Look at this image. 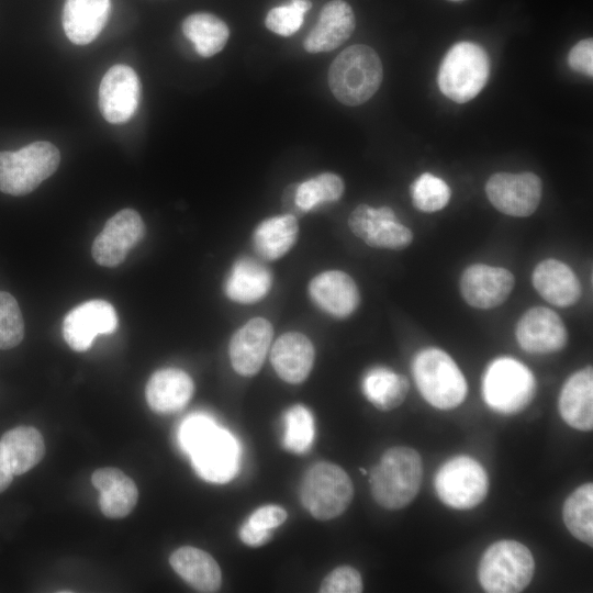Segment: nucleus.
Wrapping results in <instances>:
<instances>
[{
  "instance_id": "423d86ee",
  "label": "nucleus",
  "mask_w": 593,
  "mask_h": 593,
  "mask_svg": "<svg viewBox=\"0 0 593 593\" xmlns=\"http://www.w3.org/2000/svg\"><path fill=\"white\" fill-rule=\"evenodd\" d=\"M536 380L533 372L512 357L491 361L482 378V396L493 411L515 414L534 399Z\"/></svg>"
},
{
  "instance_id": "6ab92c4d",
  "label": "nucleus",
  "mask_w": 593,
  "mask_h": 593,
  "mask_svg": "<svg viewBox=\"0 0 593 593\" xmlns=\"http://www.w3.org/2000/svg\"><path fill=\"white\" fill-rule=\"evenodd\" d=\"M307 292L312 302L335 318L349 317L359 306L360 293L354 279L342 270H326L311 279Z\"/></svg>"
},
{
  "instance_id": "c85d7f7f",
  "label": "nucleus",
  "mask_w": 593,
  "mask_h": 593,
  "mask_svg": "<svg viewBox=\"0 0 593 593\" xmlns=\"http://www.w3.org/2000/svg\"><path fill=\"white\" fill-rule=\"evenodd\" d=\"M299 223L293 214H281L261 221L251 235L253 247L265 260L283 257L295 244Z\"/></svg>"
},
{
  "instance_id": "4c0bfd02",
  "label": "nucleus",
  "mask_w": 593,
  "mask_h": 593,
  "mask_svg": "<svg viewBox=\"0 0 593 593\" xmlns=\"http://www.w3.org/2000/svg\"><path fill=\"white\" fill-rule=\"evenodd\" d=\"M24 337V321L14 296L0 291V349L18 346Z\"/></svg>"
},
{
  "instance_id": "1a4fd4ad",
  "label": "nucleus",
  "mask_w": 593,
  "mask_h": 593,
  "mask_svg": "<svg viewBox=\"0 0 593 593\" xmlns=\"http://www.w3.org/2000/svg\"><path fill=\"white\" fill-rule=\"evenodd\" d=\"M435 490L443 503L456 510H469L486 496L489 479L480 462L469 456L447 460L435 475Z\"/></svg>"
},
{
  "instance_id": "37998d69",
  "label": "nucleus",
  "mask_w": 593,
  "mask_h": 593,
  "mask_svg": "<svg viewBox=\"0 0 593 593\" xmlns=\"http://www.w3.org/2000/svg\"><path fill=\"white\" fill-rule=\"evenodd\" d=\"M13 471L0 443V493H2L12 482Z\"/></svg>"
},
{
  "instance_id": "f257e3e1",
  "label": "nucleus",
  "mask_w": 593,
  "mask_h": 593,
  "mask_svg": "<svg viewBox=\"0 0 593 593\" xmlns=\"http://www.w3.org/2000/svg\"><path fill=\"white\" fill-rule=\"evenodd\" d=\"M423 479L419 454L410 447L388 449L372 468L369 483L374 501L384 508L399 510L417 495Z\"/></svg>"
},
{
  "instance_id": "ea45409f",
  "label": "nucleus",
  "mask_w": 593,
  "mask_h": 593,
  "mask_svg": "<svg viewBox=\"0 0 593 593\" xmlns=\"http://www.w3.org/2000/svg\"><path fill=\"white\" fill-rule=\"evenodd\" d=\"M568 64L574 71L588 77L593 75V41L585 38L578 42L568 54Z\"/></svg>"
},
{
  "instance_id": "a878e982",
  "label": "nucleus",
  "mask_w": 593,
  "mask_h": 593,
  "mask_svg": "<svg viewBox=\"0 0 593 593\" xmlns=\"http://www.w3.org/2000/svg\"><path fill=\"white\" fill-rule=\"evenodd\" d=\"M193 390V381L187 372L177 368H164L150 376L145 394L154 412L169 414L183 409Z\"/></svg>"
},
{
  "instance_id": "4468645a",
  "label": "nucleus",
  "mask_w": 593,
  "mask_h": 593,
  "mask_svg": "<svg viewBox=\"0 0 593 593\" xmlns=\"http://www.w3.org/2000/svg\"><path fill=\"white\" fill-rule=\"evenodd\" d=\"M119 320L113 305L96 299L74 307L64 318L63 336L76 351L88 350L99 334H111L118 328Z\"/></svg>"
},
{
  "instance_id": "72a5a7b5",
  "label": "nucleus",
  "mask_w": 593,
  "mask_h": 593,
  "mask_svg": "<svg viewBox=\"0 0 593 593\" xmlns=\"http://www.w3.org/2000/svg\"><path fill=\"white\" fill-rule=\"evenodd\" d=\"M344 190V180L338 175L323 172L296 186L294 204L299 211L309 212L321 204L338 201Z\"/></svg>"
},
{
  "instance_id": "58836bf2",
  "label": "nucleus",
  "mask_w": 593,
  "mask_h": 593,
  "mask_svg": "<svg viewBox=\"0 0 593 593\" xmlns=\"http://www.w3.org/2000/svg\"><path fill=\"white\" fill-rule=\"evenodd\" d=\"M361 591V575L355 568L349 566L334 569L325 577L320 586V592L323 593H359Z\"/></svg>"
},
{
  "instance_id": "dca6fc26",
  "label": "nucleus",
  "mask_w": 593,
  "mask_h": 593,
  "mask_svg": "<svg viewBox=\"0 0 593 593\" xmlns=\"http://www.w3.org/2000/svg\"><path fill=\"white\" fill-rule=\"evenodd\" d=\"M141 83L135 70L127 65H114L103 76L99 87V108L112 124L127 122L136 112Z\"/></svg>"
},
{
  "instance_id": "c03bdc74",
  "label": "nucleus",
  "mask_w": 593,
  "mask_h": 593,
  "mask_svg": "<svg viewBox=\"0 0 593 593\" xmlns=\"http://www.w3.org/2000/svg\"><path fill=\"white\" fill-rule=\"evenodd\" d=\"M450 1H456V2H458V1H463V0H450Z\"/></svg>"
},
{
  "instance_id": "c9c22d12",
  "label": "nucleus",
  "mask_w": 593,
  "mask_h": 593,
  "mask_svg": "<svg viewBox=\"0 0 593 593\" xmlns=\"http://www.w3.org/2000/svg\"><path fill=\"white\" fill-rule=\"evenodd\" d=\"M315 435L311 412L303 405H294L284 414V447L295 454L310 449Z\"/></svg>"
},
{
  "instance_id": "a19ab883",
  "label": "nucleus",
  "mask_w": 593,
  "mask_h": 593,
  "mask_svg": "<svg viewBox=\"0 0 593 593\" xmlns=\"http://www.w3.org/2000/svg\"><path fill=\"white\" fill-rule=\"evenodd\" d=\"M287 519V512L277 505H266L256 510L248 518V523L260 529L271 530Z\"/></svg>"
},
{
  "instance_id": "ddd939ff",
  "label": "nucleus",
  "mask_w": 593,
  "mask_h": 593,
  "mask_svg": "<svg viewBox=\"0 0 593 593\" xmlns=\"http://www.w3.org/2000/svg\"><path fill=\"white\" fill-rule=\"evenodd\" d=\"M145 224L133 209H123L110 217L92 244V257L103 267L122 264L128 251L145 236Z\"/></svg>"
},
{
  "instance_id": "b1692460",
  "label": "nucleus",
  "mask_w": 593,
  "mask_h": 593,
  "mask_svg": "<svg viewBox=\"0 0 593 593\" xmlns=\"http://www.w3.org/2000/svg\"><path fill=\"white\" fill-rule=\"evenodd\" d=\"M563 421L578 430L593 428V370L588 366L564 382L558 400Z\"/></svg>"
},
{
  "instance_id": "f3484780",
  "label": "nucleus",
  "mask_w": 593,
  "mask_h": 593,
  "mask_svg": "<svg viewBox=\"0 0 593 593\" xmlns=\"http://www.w3.org/2000/svg\"><path fill=\"white\" fill-rule=\"evenodd\" d=\"M515 336L522 349L530 354H552L568 343V331L551 309L534 306L518 320Z\"/></svg>"
},
{
  "instance_id": "bb28decb",
  "label": "nucleus",
  "mask_w": 593,
  "mask_h": 593,
  "mask_svg": "<svg viewBox=\"0 0 593 593\" xmlns=\"http://www.w3.org/2000/svg\"><path fill=\"white\" fill-rule=\"evenodd\" d=\"M91 481L100 493L99 506L107 517L123 518L136 506L137 486L122 470L99 468L92 473Z\"/></svg>"
},
{
  "instance_id": "2eb2a0df",
  "label": "nucleus",
  "mask_w": 593,
  "mask_h": 593,
  "mask_svg": "<svg viewBox=\"0 0 593 593\" xmlns=\"http://www.w3.org/2000/svg\"><path fill=\"white\" fill-rule=\"evenodd\" d=\"M515 286L514 275L502 267L473 264L460 277L459 289L472 307L489 310L503 304Z\"/></svg>"
},
{
  "instance_id": "39448f33",
  "label": "nucleus",
  "mask_w": 593,
  "mask_h": 593,
  "mask_svg": "<svg viewBox=\"0 0 593 593\" xmlns=\"http://www.w3.org/2000/svg\"><path fill=\"white\" fill-rule=\"evenodd\" d=\"M489 75L490 59L484 48L472 42H459L440 63L438 88L448 99L465 103L480 93Z\"/></svg>"
},
{
  "instance_id": "f704fd0d",
  "label": "nucleus",
  "mask_w": 593,
  "mask_h": 593,
  "mask_svg": "<svg viewBox=\"0 0 593 593\" xmlns=\"http://www.w3.org/2000/svg\"><path fill=\"white\" fill-rule=\"evenodd\" d=\"M410 193L414 206L426 213L444 209L451 195L449 186L430 172L418 176L412 182Z\"/></svg>"
},
{
  "instance_id": "9d476101",
  "label": "nucleus",
  "mask_w": 593,
  "mask_h": 593,
  "mask_svg": "<svg viewBox=\"0 0 593 593\" xmlns=\"http://www.w3.org/2000/svg\"><path fill=\"white\" fill-rule=\"evenodd\" d=\"M187 452L197 473L205 481L225 483L238 469L239 446L227 430L212 422L194 438Z\"/></svg>"
},
{
  "instance_id": "aec40b11",
  "label": "nucleus",
  "mask_w": 593,
  "mask_h": 593,
  "mask_svg": "<svg viewBox=\"0 0 593 593\" xmlns=\"http://www.w3.org/2000/svg\"><path fill=\"white\" fill-rule=\"evenodd\" d=\"M272 282V273L266 265L243 256L230 268L223 290L232 302L247 305L265 299L271 290Z\"/></svg>"
},
{
  "instance_id": "a211bd4d",
  "label": "nucleus",
  "mask_w": 593,
  "mask_h": 593,
  "mask_svg": "<svg viewBox=\"0 0 593 593\" xmlns=\"http://www.w3.org/2000/svg\"><path fill=\"white\" fill-rule=\"evenodd\" d=\"M273 326L265 317H254L237 328L231 337L228 354L233 369L240 376L256 374L268 354Z\"/></svg>"
},
{
  "instance_id": "0eeeda50",
  "label": "nucleus",
  "mask_w": 593,
  "mask_h": 593,
  "mask_svg": "<svg viewBox=\"0 0 593 593\" xmlns=\"http://www.w3.org/2000/svg\"><path fill=\"white\" fill-rule=\"evenodd\" d=\"M60 154L49 142H34L16 152H0V191L25 195L58 168Z\"/></svg>"
},
{
  "instance_id": "f03ea898",
  "label": "nucleus",
  "mask_w": 593,
  "mask_h": 593,
  "mask_svg": "<svg viewBox=\"0 0 593 593\" xmlns=\"http://www.w3.org/2000/svg\"><path fill=\"white\" fill-rule=\"evenodd\" d=\"M383 68L379 55L367 45L345 48L333 60L328 70V85L334 97L343 104L356 107L368 101L379 89Z\"/></svg>"
},
{
  "instance_id": "412c9836",
  "label": "nucleus",
  "mask_w": 593,
  "mask_h": 593,
  "mask_svg": "<svg viewBox=\"0 0 593 593\" xmlns=\"http://www.w3.org/2000/svg\"><path fill=\"white\" fill-rule=\"evenodd\" d=\"M356 25L351 7L344 0H332L321 10L318 20L304 40L309 53L329 52L340 46Z\"/></svg>"
},
{
  "instance_id": "7c9ffc66",
  "label": "nucleus",
  "mask_w": 593,
  "mask_h": 593,
  "mask_svg": "<svg viewBox=\"0 0 593 593\" xmlns=\"http://www.w3.org/2000/svg\"><path fill=\"white\" fill-rule=\"evenodd\" d=\"M361 389L367 400L381 411L400 406L409 392L406 377L385 367L369 369L362 378Z\"/></svg>"
},
{
  "instance_id": "7ed1b4c3",
  "label": "nucleus",
  "mask_w": 593,
  "mask_h": 593,
  "mask_svg": "<svg viewBox=\"0 0 593 593\" xmlns=\"http://www.w3.org/2000/svg\"><path fill=\"white\" fill-rule=\"evenodd\" d=\"M416 387L427 403L439 410H451L467 396V381L443 349L427 347L416 354L412 362Z\"/></svg>"
},
{
  "instance_id": "20e7f679",
  "label": "nucleus",
  "mask_w": 593,
  "mask_h": 593,
  "mask_svg": "<svg viewBox=\"0 0 593 593\" xmlns=\"http://www.w3.org/2000/svg\"><path fill=\"white\" fill-rule=\"evenodd\" d=\"M534 572L530 550L519 541L503 539L484 551L478 575L485 592L517 593L530 583Z\"/></svg>"
},
{
  "instance_id": "4be33fe9",
  "label": "nucleus",
  "mask_w": 593,
  "mask_h": 593,
  "mask_svg": "<svg viewBox=\"0 0 593 593\" xmlns=\"http://www.w3.org/2000/svg\"><path fill=\"white\" fill-rule=\"evenodd\" d=\"M315 350L307 336L300 332H287L272 345L271 365L276 373L286 382L299 384L310 374Z\"/></svg>"
},
{
  "instance_id": "6e6552de",
  "label": "nucleus",
  "mask_w": 593,
  "mask_h": 593,
  "mask_svg": "<svg viewBox=\"0 0 593 593\" xmlns=\"http://www.w3.org/2000/svg\"><path fill=\"white\" fill-rule=\"evenodd\" d=\"M354 485L339 466L323 461L310 467L300 485V499L310 514L321 521L335 518L349 506Z\"/></svg>"
},
{
  "instance_id": "473e14b6",
  "label": "nucleus",
  "mask_w": 593,
  "mask_h": 593,
  "mask_svg": "<svg viewBox=\"0 0 593 593\" xmlns=\"http://www.w3.org/2000/svg\"><path fill=\"white\" fill-rule=\"evenodd\" d=\"M564 525L578 540L593 544V485L585 483L575 489L562 508Z\"/></svg>"
},
{
  "instance_id": "393cba45",
  "label": "nucleus",
  "mask_w": 593,
  "mask_h": 593,
  "mask_svg": "<svg viewBox=\"0 0 593 593\" xmlns=\"http://www.w3.org/2000/svg\"><path fill=\"white\" fill-rule=\"evenodd\" d=\"M111 0H66L61 23L68 40L87 45L96 40L108 22Z\"/></svg>"
},
{
  "instance_id": "79ce46f5",
  "label": "nucleus",
  "mask_w": 593,
  "mask_h": 593,
  "mask_svg": "<svg viewBox=\"0 0 593 593\" xmlns=\"http://www.w3.org/2000/svg\"><path fill=\"white\" fill-rule=\"evenodd\" d=\"M239 537L244 544L257 547L270 540L271 532L260 529L246 522L239 529Z\"/></svg>"
},
{
  "instance_id": "9b49d317",
  "label": "nucleus",
  "mask_w": 593,
  "mask_h": 593,
  "mask_svg": "<svg viewBox=\"0 0 593 593\" xmlns=\"http://www.w3.org/2000/svg\"><path fill=\"white\" fill-rule=\"evenodd\" d=\"M348 226L356 237L373 248L401 250L413 240L412 231L398 221L389 206L359 204L351 211Z\"/></svg>"
},
{
  "instance_id": "cd10ccee",
  "label": "nucleus",
  "mask_w": 593,
  "mask_h": 593,
  "mask_svg": "<svg viewBox=\"0 0 593 593\" xmlns=\"http://www.w3.org/2000/svg\"><path fill=\"white\" fill-rule=\"evenodd\" d=\"M169 562L176 573L199 592H216L221 586V569L204 550L180 547L171 553Z\"/></svg>"
},
{
  "instance_id": "f8f14e48",
  "label": "nucleus",
  "mask_w": 593,
  "mask_h": 593,
  "mask_svg": "<svg viewBox=\"0 0 593 593\" xmlns=\"http://www.w3.org/2000/svg\"><path fill=\"white\" fill-rule=\"evenodd\" d=\"M485 193L497 211L525 217L537 210L541 201L542 182L533 172H496L488 179Z\"/></svg>"
},
{
  "instance_id": "5701e85b",
  "label": "nucleus",
  "mask_w": 593,
  "mask_h": 593,
  "mask_svg": "<svg viewBox=\"0 0 593 593\" xmlns=\"http://www.w3.org/2000/svg\"><path fill=\"white\" fill-rule=\"evenodd\" d=\"M532 281L540 296L558 307L571 306L581 296V283L573 270L553 258L545 259L535 267Z\"/></svg>"
},
{
  "instance_id": "c756f323",
  "label": "nucleus",
  "mask_w": 593,
  "mask_h": 593,
  "mask_svg": "<svg viewBox=\"0 0 593 593\" xmlns=\"http://www.w3.org/2000/svg\"><path fill=\"white\" fill-rule=\"evenodd\" d=\"M0 443L4 449L14 475L34 468L45 455L42 434L31 426H18L5 432Z\"/></svg>"
},
{
  "instance_id": "e433bc0d",
  "label": "nucleus",
  "mask_w": 593,
  "mask_h": 593,
  "mask_svg": "<svg viewBox=\"0 0 593 593\" xmlns=\"http://www.w3.org/2000/svg\"><path fill=\"white\" fill-rule=\"evenodd\" d=\"M310 0H289V2L272 8L266 15L265 24L268 30L281 36H290L301 27L304 14L311 9Z\"/></svg>"
},
{
  "instance_id": "2f4dec72",
  "label": "nucleus",
  "mask_w": 593,
  "mask_h": 593,
  "mask_svg": "<svg viewBox=\"0 0 593 593\" xmlns=\"http://www.w3.org/2000/svg\"><path fill=\"white\" fill-rule=\"evenodd\" d=\"M182 33L202 57H211L221 52L230 36L225 22L206 12L188 15L182 22Z\"/></svg>"
}]
</instances>
